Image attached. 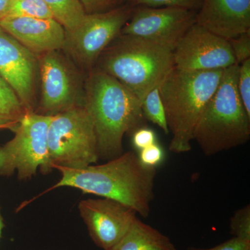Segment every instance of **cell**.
<instances>
[{"instance_id": "2e32d148", "label": "cell", "mask_w": 250, "mask_h": 250, "mask_svg": "<svg viewBox=\"0 0 250 250\" xmlns=\"http://www.w3.org/2000/svg\"><path fill=\"white\" fill-rule=\"evenodd\" d=\"M108 250H177L165 234L136 218L124 236Z\"/></svg>"}, {"instance_id": "5b68a950", "label": "cell", "mask_w": 250, "mask_h": 250, "mask_svg": "<svg viewBox=\"0 0 250 250\" xmlns=\"http://www.w3.org/2000/svg\"><path fill=\"white\" fill-rule=\"evenodd\" d=\"M238 64L224 70L216 91L207 104L194 133L206 156L246 144L250 139V116L237 88Z\"/></svg>"}, {"instance_id": "52a82bcc", "label": "cell", "mask_w": 250, "mask_h": 250, "mask_svg": "<svg viewBox=\"0 0 250 250\" xmlns=\"http://www.w3.org/2000/svg\"><path fill=\"white\" fill-rule=\"evenodd\" d=\"M52 116L27 113L14 129L13 139L0 146V177L29 180L38 170L52 172L49 161L48 128Z\"/></svg>"}, {"instance_id": "30bf717a", "label": "cell", "mask_w": 250, "mask_h": 250, "mask_svg": "<svg viewBox=\"0 0 250 250\" xmlns=\"http://www.w3.org/2000/svg\"><path fill=\"white\" fill-rule=\"evenodd\" d=\"M174 65L182 71L225 70L237 64L228 40L196 22L173 49Z\"/></svg>"}, {"instance_id": "603a6c76", "label": "cell", "mask_w": 250, "mask_h": 250, "mask_svg": "<svg viewBox=\"0 0 250 250\" xmlns=\"http://www.w3.org/2000/svg\"><path fill=\"white\" fill-rule=\"evenodd\" d=\"M237 88L243 106L250 116V59L238 65Z\"/></svg>"}, {"instance_id": "f546056e", "label": "cell", "mask_w": 250, "mask_h": 250, "mask_svg": "<svg viewBox=\"0 0 250 250\" xmlns=\"http://www.w3.org/2000/svg\"><path fill=\"white\" fill-rule=\"evenodd\" d=\"M4 228V220H3L2 215L1 213V208H0V240H1V235H2L3 229Z\"/></svg>"}, {"instance_id": "484cf974", "label": "cell", "mask_w": 250, "mask_h": 250, "mask_svg": "<svg viewBox=\"0 0 250 250\" xmlns=\"http://www.w3.org/2000/svg\"><path fill=\"white\" fill-rule=\"evenodd\" d=\"M86 14L106 12L118 7L121 0H79Z\"/></svg>"}, {"instance_id": "7a4b0ae2", "label": "cell", "mask_w": 250, "mask_h": 250, "mask_svg": "<svg viewBox=\"0 0 250 250\" xmlns=\"http://www.w3.org/2000/svg\"><path fill=\"white\" fill-rule=\"evenodd\" d=\"M84 107L93 121L99 159L121 156L123 138L144 126L141 101L129 88L99 68L84 85Z\"/></svg>"}, {"instance_id": "277c9868", "label": "cell", "mask_w": 250, "mask_h": 250, "mask_svg": "<svg viewBox=\"0 0 250 250\" xmlns=\"http://www.w3.org/2000/svg\"><path fill=\"white\" fill-rule=\"evenodd\" d=\"M173 48L136 36H117L104 49L98 68L114 77L142 102L174 67Z\"/></svg>"}, {"instance_id": "4fadbf2b", "label": "cell", "mask_w": 250, "mask_h": 250, "mask_svg": "<svg viewBox=\"0 0 250 250\" xmlns=\"http://www.w3.org/2000/svg\"><path fill=\"white\" fill-rule=\"evenodd\" d=\"M78 209L92 241L103 250L118 243L137 218L132 208L103 197L82 200Z\"/></svg>"}, {"instance_id": "44dd1931", "label": "cell", "mask_w": 250, "mask_h": 250, "mask_svg": "<svg viewBox=\"0 0 250 250\" xmlns=\"http://www.w3.org/2000/svg\"><path fill=\"white\" fill-rule=\"evenodd\" d=\"M230 233L233 237L250 241V205L234 212L229 222Z\"/></svg>"}, {"instance_id": "cb8c5ba5", "label": "cell", "mask_w": 250, "mask_h": 250, "mask_svg": "<svg viewBox=\"0 0 250 250\" xmlns=\"http://www.w3.org/2000/svg\"><path fill=\"white\" fill-rule=\"evenodd\" d=\"M228 41L238 65L250 59V31Z\"/></svg>"}, {"instance_id": "d6986e66", "label": "cell", "mask_w": 250, "mask_h": 250, "mask_svg": "<svg viewBox=\"0 0 250 250\" xmlns=\"http://www.w3.org/2000/svg\"><path fill=\"white\" fill-rule=\"evenodd\" d=\"M21 17L54 19L43 0H9L4 19Z\"/></svg>"}, {"instance_id": "7c38bea8", "label": "cell", "mask_w": 250, "mask_h": 250, "mask_svg": "<svg viewBox=\"0 0 250 250\" xmlns=\"http://www.w3.org/2000/svg\"><path fill=\"white\" fill-rule=\"evenodd\" d=\"M39 59L0 27V77L15 90L27 110L36 112Z\"/></svg>"}, {"instance_id": "ba28073f", "label": "cell", "mask_w": 250, "mask_h": 250, "mask_svg": "<svg viewBox=\"0 0 250 250\" xmlns=\"http://www.w3.org/2000/svg\"><path fill=\"white\" fill-rule=\"evenodd\" d=\"M133 10L127 3L106 12L86 14L76 29L66 32L62 49L82 67L91 68L104 49L120 35Z\"/></svg>"}, {"instance_id": "8fae6325", "label": "cell", "mask_w": 250, "mask_h": 250, "mask_svg": "<svg viewBox=\"0 0 250 250\" xmlns=\"http://www.w3.org/2000/svg\"><path fill=\"white\" fill-rule=\"evenodd\" d=\"M196 14L180 8L135 6L120 34L142 38L174 49L195 23Z\"/></svg>"}, {"instance_id": "4316f807", "label": "cell", "mask_w": 250, "mask_h": 250, "mask_svg": "<svg viewBox=\"0 0 250 250\" xmlns=\"http://www.w3.org/2000/svg\"><path fill=\"white\" fill-rule=\"evenodd\" d=\"M132 143L134 147L140 151L156 143L155 133L153 130L143 126L132 134Z\"/></svg>"}, {"instance_id": "d4e9b609", "label": "cell", "mask_w": 250, "mask_h": 250, "mask_svg": "<svg viewBox=\"0 0 250 250\" xmlns=\"http://www.w3.org/2000/svg\"><path fill=\"white\" fill-rule=\"evenodd\" d=\"M138 156L140 161L144 165L156 167V166L159 165L164 160V152L160 145L155 143L144 149H141Z\"/></svg>"}, {"instance_id": "6da1fadb", "label": "cell", "mask_w": 250, "mask_h": 250, "mask_svg": "<svg viewBox=\"0 0 250 250\" xmlns=\"http://www.w3.org/2000/svg\"><path fill=\"white\" fill-rule=\"evenodd\" d=\"M59 182L50 190L62 187L78 189L84 193L111 199L132 208L147 218L154 199L156 167L144 165L134 152H123L105 164L81 169L57 167Z\"/></svg>"}, {"instance_id": "e0dca14e", "label": "cell", "mask_w": 250, "mask_h": 250, "mask_svg": "<svg viewBox=\"0 0 250 250\" xmlns=\"http://www.w3.org/2000/svg\"><path fill=\"white\" fill-rule=\"evenodd\" d=\"M27 113L12 87L0 77V127L14 131Z\"/></svg>"}, {"instance_id": "ffe728a7", "label": "cell", "mask_w": 250, "mask_h": 250, "mask_svg": "<svg viewBox=\"0 0 250 250\" xmlns=\"http://www.w3.org/2000/svg\"><path fill=\"white\" fill-rule=\"evenodd\" d=\"M141 107L146 120L157 125L166 134H170L159 86L150 90L146 95L141 102Z\"/></svg>"}, {"instance_id": "7402d4cb", "label": "cell", "mask_w": 250, "mask_h": 250, "mask_svg": "<svg viewBox=\"0 0 250 250\" xmlns=\"http://www.w3.org/2000/svg\"><path fill=\"white\" fill-rule=\"evenodd\" d=\"M202 0H130L128 4L135 6L147 7H175L197 11L201 7Z\"/></svg>"}, {"instance_id": "4dcf8cb0", "label": "cell", "mask_w": 250, "mask_h": 250, "mask_svg": "<svg viewBox=\"0 0 250 250\" xmlns=\"http://www.w3.org/2000/svg\"><path fill=\"white\" fill-rule=\"evenodd\" d=\"M125 1V0H121V1ZM126 1H130V0H126Z\"/></svg>"}, {"instance_id": "f1b7e54d", "label": "cell", "mask_w": 250, "mask_h": 250, "mask_svg": "<svg viewBox=\"0 0 250 250\" xmlns=\"http://www.w3.org/2000/svg\"><path fill=\"white\" fill-rule=\"evenodd\" d=\"M9 0H0V22L4 19L9 6Z\"/></svg>"}, {"instance_id": "ac0fdd59", "label": "cell", "mask_w": 250, "mask_h": 250, "mask_svg": "<svg viewBox=\"0 0 250 250\" xmlns=\"http://www.w3.org/2000/svg\"><path fill=\"white\" fill-rule=\"evenodd\" d=\"M49 6L54 18L70 32L82 22L86 16L79 0H43Z\"/></svg>"}, {"instance_id": "83f0119b", "label": "cell", "mask_w": 250, "mask_h": 250, "mask_svg": "<svg viewBox=\"0 0 250 250\" xmlns=\"http://www.w3.org/2000/svg\"><path fill=\"white\" fill-rule=\"evenodd\" d=\"M187 250H250V241L232 237L228 241L208 249L190 247Z\"/></svg>"}, {"instance_id": "9a60e30c", "label": "cell", "mask_w": 250, "mask_h": 250, "mask_svg": "<svg viewBox=\"0 0 250 250\" xmlns=\"http://www.w3.org/2000/svg\"><path fill=\"white\" fill-rule=\"evenodd\" d=\"M0 27L37 56L62 49L66 31L55 19L6 18Z\"/></svg>"}, {"instance_id": "5bb4252c", "label": "cell", "mask_w": 250, "mask_h": 250, "mask_svg": "<svg viewBox=\"0 0 250 250\" xmlns=\"http://www.w3.org/2000/svg\"><path fill=\"white\" fill-rule=\"evenodd\" d=\"M195 22L226 40L250 31V0H202Z\"/></svg>"}, {"instance_id": "1f68e13d", "label": "cell", "mask_w": 250, "mask_h": 250, "mask_svg": "<svg viewBox=\"0 0 250 250\" xmlns=\"http://www.w3.org/2000/svg\"><path fill=\"white\" fill-rule=\"evenodd\" d=\"M1 129H2V128L0 127V130H1Z\"/></svg>"}, {"instance_id": "9c48e42d", "label": "cell", "mask_w": 250, "mask_h": 250, "mask_svg": "<svg viewBox=\"0 0 250 250\" xmlns=\"http://www.w3.org/2000/svg\"><path fill=\"white\" fill-rule=\"evenodd\" d=\"M41 98L36 113L53 116L76 106H84L75 72L58 51L39 56Z\"/></svg>"}, {"instance_id": "8992f818", "label": "cell", "mask_w": 250, "mask_h": 250, "mask_svg": "<svg viewBox=\"0 0 250 250\" xmlns=\"http://www.w3.org/2000/svg\"><path fill=\"white\" fill-rule=\"evenodd\" d=\"M47 141L52 170L57 167L83 168L100 159L93 121L84 106L52 116Z\"/></svg>"}, {"instance_id": "3957f363", "label": "cell", "mask_w": 250, "mask_h": 250, "mask_svg": "<svg viewBox=\"0 0 250 250\" xmlns=\"http://www.w3.org/2000/svg\"><path fill=\"white\" fill-rule=\"evenodd\" d=\"M224 70L182 71L174 67L159 85L169 132V150L188 152L198 122L220 84Z\"/></svg>"}]
</instances>
